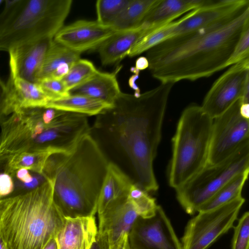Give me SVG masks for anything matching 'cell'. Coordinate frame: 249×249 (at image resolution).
<instances>
[{"mask_svg":"<svg viewBox=\"0 0 249 249\" xmlns=\"http://www.w3.org/2000/svg\"><path fill=\"white\" fill-rule=\"evenodd\" d=\"M14 181L12 177L6 173L0 174V197L3 198L12 195L14 190Z\"/></svg>","mask_w":249,"mask_h":249,"instance_id":"cell-34","label":"cell"},{"mask_svg":"<svg viewBox=\"0 0 249 249\" xmlns=\"http://www.w3.org/2000/svg\"><path fill=\"white\" fill-rule=\"evenodd\" d=\"M157 0H130L128 4L115 20L112 26L123 31L140 26L145 16Z\"/></svg>","mask_w":249,"mask_h":249,"instance_id":"cell-25","label":"cell"},{"mask_svg":"<svg viewBox=\"0 0 249 249\" xmlns=\"http://www.w3.org/2000/svg\"><path fill=\"white\" fill-rule=\"evenodd\" d=\"M65 220L47 179L34 190L1 199L0 238L6 249H43Z\"/></svg>","mask_w":249,"mask_h":249,"instance_id":"cell-4","label":"cell"},{"mask_svg":"<svg viewBox=\"0 0 249 249\" xmlns=\"http://www.w3.org/2000/svg\"><path fill=\"white\" fill-rule=\"evenodd\" d=\"M249 9V0H207L200 7L183 16L173 36L230 20Z\"/></svg>","mask_w":249,"mask_h":249,"instance_id":"cell-12","label":"cell"},{"mask_svg":"<svg viewBox=\"0 0 249 249\" xmlns=\"http://www.w3.org/2000/svg\"><path fill=\"white\" fill-rule=\"evenodd\" d=\"M43 249H58L55 237L52 238L48 242Z\"/></svg>","mask_w":249,"mask_h":249,"instance_id":"cell-43","label":"cell"},{"mask_svg":"<svg viewBox=\"0 0 249 249\" xmlns=\"http://www.w3.org/2000/svg\"><path fill=\"white\" fill-rule=\"evenodd\" d=\"M249 77V57L231 65L218 79L203 99L202 109L213 119L240 99L244 85Z\"/></svg>","mask_w":249,"mask_h":249,"instance_id":"cell-10","label":"cell"},{"mask_svg":"<svg viewBox=\"0 0 249 249\" xmlns=\"http://www.w3.org/2000/svg\"><path fill=\"white\" fill-rule=\"evenodd\" d=\"M131 249H182L161 206L148 217L139 216L128 233Z\"/></svg>","mask_w":249,"mask_h":249,"instance_id":"cell-11","label":"cell"},{"mask_svg":"<svg viewBox=\"0 0 249 249\" xmlns=\"http://www.w3.org/2000/svg\"><path fill=\"white\" fill-rule=\"evenodd\" d=\"M130 0H97L95 4L97 21L103 25L112 26L115 20L128 4Z\"/></svg>","mask_w":249,"mask_h":249,"instance_id":"cell-30","label":"cell"},{"mask_svg":"<svg viewBox=\"0 0 249 249\" xmlns=\"http://www.w3.org/2000/svg\"><path fill=\"white\" fill-rule=\"evenodd\" d=\"M213 119L201 106H187L179 119L172 139V155L168 171L169 185L182 186L208 162Z\"/></svg>","mask_w":249,"mask_h":249,"instance_id":"cell-6","label":"cell"},{"mask_svg":"<svg viewBox=\"0 0 249 249\" xmlns=\"http://www.w3.org/2000/svg\"><path fill=\"white\" fill-rule=\"evenodd\" d=\"M110 249H131L128 240V234H125Z\"/></svg>","mask_w":249,"mask_h":249,"instance_id":"cell-40","label":"cell"},{"mask_svg":"<svg viewBox=\"0 0 249 249\" xmlns=\"http://www.w3.org/2000/svg\"><path fill=\"white\" fill-rule=\"evenodd\" d=\"M240 100L242 104H249V77L244 85Z\"/></svg>","mask_w":249,"mask_h":249,"instance_id":"cell-42","label":"cell"},{"mask_svg":"<svg viewBox=\"0 0 249 249\" xmlns=\"http://www.w3.org/2000/svg\"><path fill=\"white\" fill-rule=\"evenodd\" d=\"M248 57H249V22L244 27L226 66H231Z\"/></svg>","mask_w":249,"mask_h":249,"instance_id":"cell-32","label":"cell"},{"mask_svg":"<svg viewBox=\"0 0 249 249\" xmlns=\"http://www.w3.org/2000/svg\"><path fill=\"white\" fill-rule=\"evenodd\" d=\"M133 184L126 175L109 162L98 199V214L101 213L114 200L128 195Z\"/></svg>","mask_w":249,"mask_h":249,"instance_id":"cell-22","label":"cell"},{"mask_svg":"<svg viewBox=\"0 0 249 249\" xmlns=\"http://www.w3.org/2000/svg\"><path fill=\"white\" fill-rule=\"evenodd\" d=\"M3 82L2 81V80H1V79L0 78V87L1 86V85Z\"/></svg>","mask_w":249,"mask_h":249,"instance_id":"cell-45","label":"cell"},{"mask_svg":"<svg viewBox=\"0 0 249 249\" xmlns=\"http://www.w3.org/2000/svg\"><path fill=\"white\" fill-rule=\"evenodd\" d=\"M118 31L112 26L103 25L97 20H79L63 26L55 35L53 40L81 54L98 48Z\"/></svg>","mask_w":249,"mask_h":249,"instance_id":"cell-13","label":"cell"},{"mask_svg":"<svg viewBox=\"0 0 249 249\" xmlns=\"http://www.w3.org/2000/svg\"><path fill=\"white\" fill-rule=\"evenodd\" d=\"M11 176L15 180L23 183H29L33 178V174L25 168H20L13 172Z\"/></svg>","mask_w":249,"mask_h":249,"instance_id":"cell-35","label":"cell"},{"mask_svg":"<svg viewBox=\"0 0 249 249\" xmlns=\"http://www.w3.org/2000/svg\"><path fill=\"white\" fill-rule=\"evenodd\" d=\"M139 216L128 195L123 196L111 202L98 214V231L107 235L111 247L129 233Z\"/></svg>","mask_w":249,"mask_h":249,"instance_id":"cell-15","label":"cell"},{"mask_svg":"<svg viewBox=\"0 0 249 249\" xmlns=\"http://www.w3.org/2000/svg\"><path fill=\"white\" fill-rule=\"evenodd\" d=\"M112 106L85 95L69 94L50 100L45 107L89 116H96Z\"/></svg>","mask_w":249,"mask_h":249,"instance_id":"cell-23","label":"cell"},{"mask_svg":"<svg viewBox=\"0 0 249 249\" xmlns=\"http://www.w3.org/2000/svg\"><path fill=\"white\" fill-rule=\"evenodd\" d=\"M80 58V53L53 40L38 74V81L46 78L61 80Z\"/></svg>","mask_w":249,"mask_h":249,"instance_id":"cell-21","label":"cell"},{"mask_svg":"<svg viewBox=\"0 0 249 249\" xmlns=\"http://www.w3.org/2000/svg\"><path fill=\"white\" fill-rule=\"evenodd\" d=\"M249 169L248 142L224 160L214 164L207 163L175 190L177 198L186 213L193 214L229 180Z\"/></svg>","mask_w":249,"mask_h":249,"instance_id":"cell-7","label":"cell"},{"mask_svg":"<svg viewBox=\"0 0 249 249\" xmlns=\"http://www.w3.org/2000/svg\"><path fill=\"white\" fill-rule=\"evenodd\" d=\"M53 40L40 39L18 46L9 51V77L37 83L38 74Z\"/></svg>","mask_w":249,"mask_h":249,"instance_id":"cell-14","label":"cell"},{"mask_svg":"<svg viewBox=\"0 0 249 249\" xmlns=\"http://www.w3.org/2000/svg\"><path fill=\"white\" fill-rule=\"evenodd\" d=\"M6 95V85L3 82L0 87V125L6 118L5 112V98Z\"/></svg>","mask_w":249,"mask_h":249,"instance_id":"cell-38","label":"cell"},{"mask_svg":"<svg viewBox=\"0 0 249 249\" xmlns=\"http://www.w3.org/2000/svg\"><path fill=\"white\" fill-rule=\"evenodd\" d=\"M175 83H160L139 96L121 92L96 115L89 134L109 161L147 193L159 188L153 168L168 100Z\"/></svg>","mask_w":249,"mask_h":249,"instance_id":"cell-1","label":"cell"},{"mask_svg":"<svg viewBox=\"0 0 249 249\" xmlns=\"http://www.w3.org/2000/svg\"><path fill=\"white\" fill-rule=\"evenodd\" d=\"M249 22V9L230 20L172 36L146 51L148 69L160 83L208 77L227 62Z\"/></svg>","mask_w":249,"mask_h":249,"instance_id":"cell-2","label":"cell"},{"mask_svg":"<svg viewBox=\"0 0 249 249\" xmlns=\"http://www.w3.org/2000/svg\"><path fill=\"white\" fill-rule=\"evenodd\" d=\"M183 17L142 36L131 49L127 56L134 57L147 51L159 43L172 37L175 27L182 21Z\"/></svg>","mask_w":249,"mask_h":249,"instance_id":"cell-27","label":"cell"},{"mask_svg":"<svg viewBox=\"0 0 249 249\" xmlns=\"http://www.w3.org/2000/svg\"><path fill=\"white\" fill-rule=\"evenodd\" d=\"M5 85L7 116L21 108L45 107L50 101L37 83L9 77Z\"/></svg>","mask_w":249,"mask_h":249,"instance_id":"cell-16","label":"cell"},{"mask_svg":"<svg viewBox=\"0 0 249 249\" xmlns=\"http://www.w3.org/2000/svg\"><path fill=\"white\" fill-rule=\"evenodd\" d=\"M128 198L139 216L143 218L153 215L158 206L154 198L134 184L130 188Z\"/></svg>","mask_w":249,"mask_h":249,"instance_id":"cell-29","label":"cell"},{"mask_svg":"<svg viewBox=\"0 0 249 249\" xmlns=\"http://www.w3.org/2000/svg\"><path fill=\"white\" fill-rule=\"evenodd\" d=\"M249 172V169L231 178L202 205L197 212L216 208L242 196V191L248 179Z\"/></svg>","mask_w":249,"mask_h":249,"instance_id":"cell-24","label":"cell"},{"mask_svg":"<svg viewBox=\"0 0 249 249\" xmlns=\"http://www.w3.org/2000/svg\"><path fill=\"white\" fill-rule=\"evenodd\" d=\"M207 0H157L140 25L147 33L166 25L184 14L203 6Z\"/></svg>","mask_w":249,"mask_h":249,"instance_id":"cell-18","label":"cell"},{"mask_svg":"<svg viewBox=\"0 0 249 249\" xmlns=\"http://www.w3.org/2000/svg\"><path fill=\"white\" fill-rule=\"evenodd\" d=\"M90 249H110L107 235L105 233L98 231L95 240Z\"/></svg>","mask_w":249,"mask_h":249,"instance_id":"cell-36","label":"cell"},{"mask_svg":"<svg viewBox=\"0 0 249 249\" xmlns=\"http://www.w3.org/2000/svg\"><path fill=\"white\" fill-rule=\"evenodd\" d=\"M97 233L94 216L67 217L55 238L58 249H90Z\"/></svg>","mask_w":249,"mask_h":249,"instance_id":"cell-17","label":"cell"},{"mask_svg":"<svg viewBox=\"0 0 249 249\" xmlns=\"http://www.w3.org/2000/svg\"><path fill=\"white\" fill-rule=\"evenodd\" d=\"M137 70L139 71L144 70L149 67V62L145 56H140L138 57L135 62V67Z\"/></svg>","mask_w":249,"mask_h":249,"instance_id":"cell-41","label":"cell"},{"mask_svg":"<svg viewBox=\"0 0 249 249\" xmlns=\"http://www.w3.org/2000/svg\"><path fill=\"white\" fill-rule=\"evenodd\" d=\"M245 201L241 196L216 208L197 212L186 226L182 249H207L233 227Z\"/></svg>","mask_w":249,"mask_h":249,"instance_id":"cell-8","label":"cell"},{"mask_svg":"<svg viewBox=\"0 0 249 249\" xmlns=\"http://www.w3.org/2000/svg\"><path fill=\"white\" fill-rule=\"evenodd\" d=\"M71 0H6L0 13V51L53 38L63 27Z\"/></svg>","mask_w":249,"mask_h":249,"instance_id":"cell-5","label":"cell"},{"mask_svg":"<svg viewBox=\"0 0 249 249\" xmlns=\"http://www.w3.org/2000/svg\"><path fill=\"white\" fill-rule=\"evenodd\" d=\"M240 112L245 118H249V104H241Z\"/></svg>","mask_w":249,"mask_h":249,"instance_id":"cell-44","label":"cell"},{"mask_svg":"<svg viewBox=\"0 0 249 249\" xmlns=\"http://www.w3.org/2000/svg\"><path fill=\"white\" fill-rule=\"evenodd\" d=\"M147 32L140 25L135 28L119 31L109 37L98 48L102 65H109L122 60Z\"/></svg>","mask_w":249,"mask_h":249,"instance_id":"cell-20","label":"cell"},{"mask_svg":"<svg viewBox=\"0 0 249 249\" xmlns=\"http://www.w3.org/2000/svg\"><path fill=\"white\" fill-rule=\"evenodd\" d=\"M13 155L0 152V174H9V162Z\"/></svg>","mask_w":249,"mask_h":249,"instance_id":"cell-39","label":"cell"},{"mask_svg":"<svg viewBox=\"0 0 249 249\" xmlns=\"http://www.w3.org/2000/svg\"><path fill=\"white\" fill-rule=\"evenodd\" d=\"M130 70L131 72L133 73V74L129 78L128 85L134 90L133 94L136 96H139L141 94V90L136 82L139 77L140 71L137 70L134 67H132Z\"/></svg>","mask_w":249,"mask_h":249,"instance_id":"cell-37","label":"cell"},{"mask_svg":"<svg viewBox=\"0 0 249 249\" xmlns=\"http://www.w3.org/2000/svg\"><path fill=\"white\" fill-rule=\"evenodd\" d=\"M61 151L46 149L33 151L22 152L13 155L9 162V174L15 171L25 168L34 173L42 174L45 163L52 154Z\"/></svg>","mask_w":249,"mask_h":249,"instance_id":"cell-26","label":"cell"},{"mask_svg":"<svg viewBox=\"0 0 249 249\" xmlns=\"http://www.w3.org/2000/svg\"><path fill=\"white\" fill-rule=\"evenodd\" d=\"M241 104L237 100L213 119L207 163H218L249 142V119L241 114Z\"/></svg>","mask_w":249,"mask_h":249,"instance_id":"cell-9","label":"cell"},{"mask_svg":"<svg viewBox=\"0 0 249 249\" xmlns=\"http://www.w3.org/2000/svg\"><path fill=\"white\" fill-rule=\"evenodd\" d=\"M121 68L112 72L99 71L87 81L71 89L69 94L85 95L112 106L122 92L117 79Z\"/></svg>","mask_w":249,"mask_h":249,"instance_id":"cell-19","label":"cell"},{"mask_svg":"<svg viewBox=\"0 0 249 249\" xmlns=\"http://www.w3.org/2000/svg\"><path fill=\"white\" fill-rule=\"evenodd\" d=\"M98 71L92 62L80 58L72 65L61 80L69 91L87 81Z\"/></svg>","mask_w":249,"mask_h":249,"instance_id":"cell-28","label":"cell"},{"mask_svg":"<svg viewBox=\"0 0 249 249\" xmlns=\"http://www.w3.org/2000/svg\"><path fill=\"white\" fill-rule=\"evenodd\" d=\"M109 163L89 133L50 156L42 174L52 182L54 203L65 218L94 216Z\"/></svg>","mask_w":249,"mask_h":249,"instance_id":"cell-3","label":"cell"},{"mask_svg":"<svg viewBox=\"0 0 249 249\" xmlns=\"http://www.w3.org/2000/svg\"><path fill=\"white\" fill-rule=\"evenodd\" d=\"M231 249H249V213L245 212L234 227Z\"/></svg>","mask_w":249,"mask_h":249,"instance_id":"cell-31","label":"cell"},{"mask_svg":"<svg viewBox=\"0 0 249 249\" xmlns=\"http://www.w3.org/2000/svg\"><path fill=\"white\" fill-rule=\"evenodd\" d=\"M37 83L50 100L69 95V90L62 80L46 78L39 80Z\"/></svg>","mask_w":249,"mask_h":249,"instance_id":"cell-33","label":"cell"}]
</instances>
